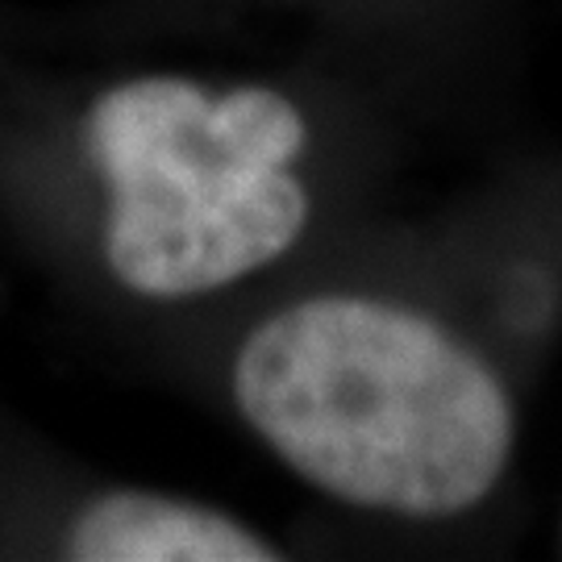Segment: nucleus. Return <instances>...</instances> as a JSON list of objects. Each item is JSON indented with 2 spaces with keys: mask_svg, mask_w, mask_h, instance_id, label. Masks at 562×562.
<instances>
[{
  "mask_svg": "<svg viewBox=\"0 0 562 562\" xmlns=\"http://www.w3.org/2000/svg\"><path fill=\"white\" fill-rule=\"evenodd\" d=\"M413 554H480L521 517L529 359L446 201L392 204L292 280L142 367Z\"/></svg>",
  "mask_w": 562,
  "mask_h": 562,
  "instance_id": "nucleus-2",
  "label": "nucleus"
},
{
  "mask_svg": "<svg viewBox=\"0 0 562 562\" xmlns=\"http://www.w3.org/2000/svg\"><path fill=\"white\" fill-rule=\"evenodd\" d=\"M276 21L375 83L429 142L492 150L517 138L533 0H80L25 34L71 50H162Z\"/></svg>",
  "mask_w": 562,
  "mask_h": 562,
  "instance_id": "nucleus-3",
  "label": "nucleus"
},
{
  "mask_svg": "<svg viewBox=\"0 0 562 562\" xmlns=\"http://www.w3.org/2000/svg\"><path fill=\"white\" fill-rule=\"evenodd\" d=\"M422 146L308 46L192 63L0 30V225L138 371L401 204Z\"/></svg>",
  "mask_w": 562,
  "mask_h": 562,
  "instance_id": "nucleus-1",
  "label": "nucleus"
},
{
  "mask_svg": "<svg viewBox=\"0 0 562 562\" xmlns=\"http://www.w3.org/2000/svg\"><path fill=\"white\" fill-rule=\"evenodd\" d=\"M296 538L222 501L121 475L0 408V559L271 562Z\"/></svg>",
  "mask_w": 562,
  "mask_h": 562,
  "instance_id": "nucleus-4",
  "label": "nucleus"
},
{
  "mask_svg": "<svg viewBox=\"0 0 562 562\" xmlns=\"http://www.w3.org/2000/svg\"><path fill=\"white\" fill-rule=\"evenodd\" d=\"M554 550L562 554V513H559V533H554Z\"/></svg>",
  "mask_w": 562,
  "mask_h": 562,
  "instance_id": "nucleus-5",
  "label": "nucleus"
}]
</instances>
